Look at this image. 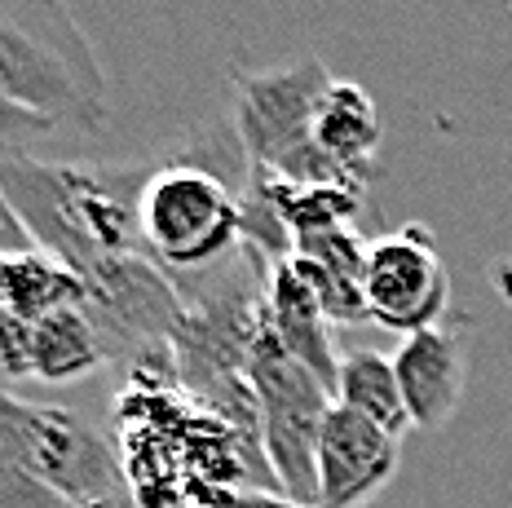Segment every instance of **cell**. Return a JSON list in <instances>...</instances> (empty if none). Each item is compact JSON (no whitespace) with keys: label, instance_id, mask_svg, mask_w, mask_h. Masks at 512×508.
Here are the masks:
<instances>
[{"label":"cell","instance_id":"obj_19","mask_svg":"<svg viewBox=\"0 0 512 508\" xmlns=\"http://www.w3.org/2000/svg\"><path fill=\"white\" fill-rule=\"evenodd\" d=\"M230 504L234 508H309V504L287 500V495H279V491H252V486H234Z\"/></svg>","mask_w":512,"mask_h":508},{"label":"cell","instance_id":"obj_7","mask_svg":"<svg viewBox=\"0 0 512 508\" xmlns=\"http://www.w3.org/2000/svg\"><path fill=\"white\" fill-rule=\"evenodd\" d=\"M362 292H367L371 323L398 336H415L442 323V314L451 310V274H446L429 226L407 221V226L371 239Z\"/></svg>","mask_w":512,"mask_h":508},{"label":"cell","instance_id":"obj_9","mask_svg":"<svg viewBox=\"0 0 512 508\" xmlns=\"http://www.w3.org/2000/svg\"><path fill=\"white\" fill-rule=\"evenodd\" d=\"M393 372H398L411 429L424 433L446 429L464 402V376H468L464 336L446 323L402 336L398 354H393Z\"/></svg>","mask_w":512,"mask_h":508},{"label":"cell","instance_id":"obj_13","mask_svg":"<svg viewBox=\"0 0 512 508\" xmlns=\"http://www.w3.org/2000/svg\"><path fill=\"white\" fill-rule=\"evenodd\" d=\"M106 358L111 349L84 305H67V310H53L40 323H31V380L71 385V380L93 376Z\"/></svg>","mask_w":512,"mask_h":508},{"label":"cell","instance_id":"obj_10","mask_svg":"<svg viewBox=\"0 0 512 508\" xmlns=\"http://www.w3.org/2000/svg\"><path fill=\"white\" fill-rule=\"evenodd\" d=\"M314 146L340 182L367 190L384 146V120L376 98L354 80H332L314 111Z\"/></svg>","mask_w":512,"mask_h":508},{"label":"cell","instance_id":"obj_6","mask_svg":"<svg viewBox=\"0 0 512 508\" xmlns=\"http://www.w3.org/2000/svg\"><path fill=\"white\" fill-rule=\"evenodd\" d=\"M0 447L71 508H111L128 495L120 451L71 407L27 402L0 385Z\"/></svg>","mask_w":512,"mask_h":508},{"label":"cell","instance_id":"obj_15","mask_svg":"<svg viewBox=\"0 0 512 508\" xmlns=\"http://www.w3.org/2000/svg\"><path fill=\"white\" fill-rule=\"evenodd\" d=\"M336 402L358 416H367L371 425L389 429L393 438L411 429L407 402H402V385L393 372V358L376 354V349H354V354H340V372H336Z\"/></svg>","mask_w":512,"mask_h":508},{"label":"cell","instance_id":"obj_3","mask_svg":"<svg viewBox=\"0 0 512 508\" xmlns=\"http://www.w3.org/2000/svg\"><path fill=\"white\" fill-rule=\"evenodd\" d=\"M0 98L84 137L111 124L106 71L58 0H0Z\"/></svg>","mask_w":512,"mask_h":508},{"label":"cell","instance_id":"obj_14","mask_svg":"<svg viewBox=\"0 0 512 508\" xmlns=\"http://www.w3.org/2000/svg\"><path fill=\"white\" fill-rule=\"evenodd\" d=\"M248 190L274 208V217L292 230V239L354 226V217L362 213V195H367L362 186H345V182H318V186L279 182V177L261 173V168L248 173Z\"/></svg>","mask_w":512,"mask_h":508},{"label":"cell","instance_id":"obj_1","mask_svg":"<svg viewBox=\"0 0 512 508\" xmlns=\"http://www.w3.org/2000/svg\"><path fill=\"white\" fill-rule=\"evenodd\" d=\"M155 160L71 164L36 155H0V190L23 217L36 248L84 279V292L120 261L146 257L137 195Z\"/></svg>","mask_w":512,"mask_h":508},{"label":"cell","instance_id":"obj_18","mask_svg":"<svg viewBox=\"0 0 512 508\" xmlns=\"http://www.w3.org/2000/svg\"><path fill=\"white\" fill-rule=\"evenodd\" d=\"M23 248H36V239L27 235L23 217L14 213V204H9L5 190H0V257H5V252H23Z\"/></svg>","mask_w":512,"mask_h":508},{"label":"cell","instance_id":"obj_16","mask_svg":"<svg viewBox=\"0 0 512 508\" xmlns=\"http://www.w3.org/2000/svg\"><path fill=\"white\" fill-rule=\"evenodd\" d=\"M58 133H67V129H58L45 115L23 111L0 98V155H31L40 142H49V137H58Z\"/></svg>","mask_w":512,"mask_h":508},{"label":"cell","instance_id":"obj_5","mask_svg":"<svg viewBox=\"0 0 512 508\" xmlns=\"http://www.w3.org/2000/svg\"><path fill=\"white\" fill-rule=\"evenodd\" d=\"M243 376H248V389L256 398L261 451H265V464H270L279 495L318 508L314 455H318V429H323L327 411H332V402H336L332 389L274 341L270 323H265V310L252 332Z\"/></svg>","mask_w":512,"mask_h":508},{"label":"cell","instance_id":"obj_8","mask_svg":"<svg viewBox=\"0 0 512 508\" xmlns=\"http://www.w3.org/2000/svg\"><path fill=\"white\" fill-rule=\"evenodd\" d=\"M402 464V438L332 402L318 429V508H367Z\"/></svg>","mask_w":512,"mask_h":508},{"label":"cell","instance_id":"obj_11","mask_svg":"<svg viewBox=\"0 0 512 508\" xmlns=\"http://www.w3.org/2000/svg\"><path fill=\"white\" fill-rule=\"evenodd\" d=\"M265 323H270L274 341H279L296 363L309 367L327 389H336L340 354L332 345V327H327L323 310H318V296L309 292V283L301 279V270H296L292 261L270 266V279H265Z\"/></svg>","mask_w":512,"mask_h":508},{"label":"cell","instance_id":"obj_20","mask_svg":"<svg viewBox=\"0 0 512 508\" xmlns=\"http://www.w3.org/2000/svg\"><path fill=\"white\" fill-rule=\"evenodd\" d=\"M111 508H137V504H133V495H120V500H115Z\"/></svg>","mask_w":512,"mask_h":508},{"label":"cell","instance_id":"obj_2","mask_svg":"<svg viewBox=\"0 0 512 508\" xmlns=\"http://www.w3.org/2000/svg\"><path fill=\"white\" fill-rule=\"evenodd\" d=\"M248 155L230 120L199 124L151 164L137 195L142 248L168 279L217 270L243 248V186Z\"/></svg>","mask_w":512,"mask_h":508},{"label":"cell","instance_id":"obj_17","mask_svg":"<svg viewBox=\"0 0 512 508\" xmlns=\"http://www.w3.org/2000/svg\"><path fill=\"white\" fill-rule=\"evenodd\" d=\"M0 508H71L62 495H53L45 482H36L23 464L0 447Z\"/></svg>","mask_w":512,"mask_h":508},{"label":"cell","instance_id":"obj_4","mask_svg":"<svg viewBox=\"0 0 512 508\" xmlns=\"http://www.w3.org/2000/svg\"><path fill=\"white\" fill-rule=\"evenodd\" d=\"M327 84L332 71L318 58L287 62L274 71L230 67V124L252 168L301 186L340 182L314 146V111Z\"/></svg>","mask_w":512,"mask_h":508},{"label":"cell","instance_id":"obj_12","mask_svg":"<svg viewBox=\"0 0 512 508\" xmlns=\"http://www.w3.org/2000/svg\"><path fill=\"white\" fill-rule=\"evenodd\" d=\"M84 279L67 270L45 248H23L0 257V314H14L23 323H40L53 310L84 305Z\"/></svg>","mask_w":512,"mask_h":508}]
</instances>
